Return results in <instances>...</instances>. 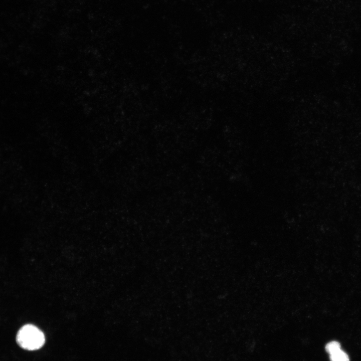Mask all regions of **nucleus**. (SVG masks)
I'll return each mask as SVG.
<instances>
[{
    "label": "nucleus",
    "instance_id": "1",
    "mask_svg": "<svg viewBox=\"0 0 361 361\" xmlns=\"http://www.w3.org/2000/svg\"><path fill=\"white\" fill-rule=\"evenodd\" d=\"M16 341L22 348L35 350L43 346L45 338L43 332L37 327L32 324H26L18 331Z\"/></svg>",
    "mask_w": 361,
    "mask_h": 361
},
{
    "label": "nucleus",
    "instance_id": "3",
    "mask_svg": "<svg viewBox=\"0 0 361 361\" xmlns=\"http://www.w3.org/2000/svg\"><path fill=\"white\" fill-rule=\"evenodd\" d=\"M341 349L339 342L336 341H332L328 342L325 346L326 351L331 354Z\"/></svg>",
    "mask_w": 361,
    "mask_h": 361
},
{
    "label": "nucleus",
    "instance_id": "2",
    "mask_svg": "<svg viewBox=\"0 0 361 361\" xmlns=\"http://www.w3.org/2000/svg\"><path fill=\"white\" fill-rule=\"evenodd\" d=\"M331 361H349L348 355L341 349L330 354Z\"/></svg>",
    "mask_w": 361,
    "mask_h": 361
}]
</instances>
